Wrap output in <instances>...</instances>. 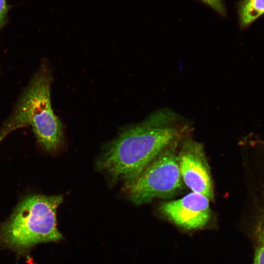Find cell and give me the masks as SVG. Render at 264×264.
Returning <instances> with one entry per match:
<instances>
[{
	"mask_svg": "<svg viewBox=\"0 0 264 264\" xmlns=\"http://www.w3.org/2000/svg\"><path fill=\"white\" fill-rule=\"evenodd\" d=\"M191 129L189 120L171 109H157L142 122L124 128L107 145L97 166L113 180L128 182L170 144L187 135Z\"/></svg>",
	"mask_w": 264,
	"mask_h": 264,
	"instance_id": "obj_1",
	"label": "cell"
},
{
	"mask_svg": "<svg viewBox=\"0 0 264 264\" xmlns=\"http://www.w3.org/2000/svg\"><path fill=\"white\" fill-rule=\"evenodd\" d=\"M52 81L51 68L43 61L2 128L11 132L31 126L39 142L49 152L57 150L63 140L62 124L51 107Z\"/></svg>",
	"mask_w": 264,
	"mask_h": 264,
	"instance_id": "obj_2",
	"label": "cell"
},
{
	"mask_svg": "<svg viewBox=\"0 0 264 264\" xmlns=\"http://www.w3.org/2000/svg\"><path fill=\"white\" fill-rule=\"evenodd\" d=\"M63 197L33 195L16 206L0 231V242L16 250H27L37 243L62 239L57 227L56 211Z\"/></svg>",
	"mask_w": 264,
	"mask_h": 264,
	"instance_id": "obj_3",
	"label": "cell"
},
{
	"mask_svg": "<svg viewBox=\"0 0 264 264\" xmlns=\"http://www.w3.org/2000/svg\"><path fill=\"white\" fill-rule=\"evenodd\" d=\"M182 138L170 144L135 178L126 183L133 203L139 205L155 198L171 197L183 189L178 160V146Z\"/></svg>",
	"mask_w": 264,
	"mask_h": 264,
	"instance_id": "obj_4",
	"label": "cell"
},
{
	"mask_svg": "<svg viewBox=\"0 0 264 264\" xmlns=\"http://www.w3.org/2000/svg\"><path fill=\"white\" fill-rule=\"evenodd\" d=\"M180 142L178 160L184 184L192 192L214 200L213 181L203 144L187 135Z\"/></svg>",
	"mask_w": 264,
	"mask_h": 264,
	"instance_id": "obj_5",
	"label": "cell"
},
{
	"mask_svg": "<svg viewBox=\"0 0 264 264\" xmlns=\"http://www.w3.org/2000/svg\"><path fill=\"white\" fill-rule=\"evenodd\" d=\"M210 200L194 192L182 198L164 202L159 210L173 223L186 229H196L207 224L211 216Z\"/></svg>",
	"mask_w": 264,
	"mask_h": 264,
	"instance_id": "obj_6",
	"label": "cell"
},
{
	"mask_svg": "<svg viewBox=\"0 0 264 264\" xmlns=\"http://www.w3.org/2000/svg\"><path fill=\"white\" fill-rule=\"evenodd\" d=\"M259 209L252 228L255 248L253 264H264V205Z\"/></svg>",
	"mask_w": 264,
	"mask_h": 264,
	"instance_id": "obj_7",
	"label": "cell"
},
{
	"mask_svg": "<svg viewBox=\"0 0 264 264\" xmlns=\"http://www.w3.org/2000/svg\"><path fill=\"white\" fill-rule=\"evenodd\" d=\"M264 14V0H245L240 10V24L245 28Z\"/></svg>",
	"mask_w": 264,
	"mask_h": 264,
	"instance_id": "obj_8",
	"label": "cell"
},
{
	"mask_svg": "<svg viewBox=\"0 0 264 264\" xmlns=\"http://www.w3.org/2000/svg\"><path fill=\"white\" fill-rule=\"evenodd\" d=\"M8 6L6 0H0V31L7 22Z\"/></svg>",
	"mask_w": 264,
	"mask_h": 264,
	"instance_id": "obj_9",
	"label": "cell"
},
{
	"mask_svg": "<svg viewBox=\"0 0 264 264\" xmlns=\"http://www.w3.org/2000/svg\"><path fill=\"white\" fill-rule=\"evenodd\" d=\"M202 1L210 6L215 10L220 13L223 14L224 9L221 0H201Z\"/></svg>",
	"mask_w": 264,
	"mask_h": 264,
	"instance_id": "obj_10",
	"label": "cell"
},
{
	"mask_svg": "<svg viewBox=\"0 0 264 264\" xmlns=\"http://www.w3.org/2000/svg\"><path fill=\"white\" fill-rule=\"evenodd\" d=\"M9 133V132L6 130H1L0 132V143Z\"/></svg>",
	"mask_w": 264,
	"mask_h": 264,
	"instance_id": "obj_11",
	"label": "cell"
},
{
	"mask_svg": "<svg viewBox=\"0 0 264 264\" xmlns=\"http://www.w3.org/2000/svg\"><path fill=\"white\" fill-rule=\"evenodd\" d=\"M259 143H261L264 146V141H261Z\"/></svg>",
	"mask_w": 264,
	"mask_h": 264,
	"instance_id": "obj_12",
	"label": "cell"
}]
</instances>
